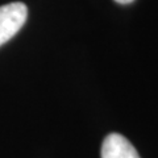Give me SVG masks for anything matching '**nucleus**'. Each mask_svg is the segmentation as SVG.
<instances>
[{
  "instance_id": "1",
  "label": "nucleus",
  "mask_w": 158,
  "mask_h": 158,
  "mask_svg": "<svg viewBox=\"0 0 158 158\" xmlns=\"http://www.w3.org/2000/svg\"><path fill=\"white\" fill-rule=\"evenodd\" d=\"M28 17V8L21 2L0 7V46L9 41L23 28Z\"/></svg>"
},
{
  "instance_id": "2",
  "label": "nucleus",
  "mask_w": 158,
  "mask_h": 158,
  "mask_svg": "<svg viewBox=\"0 0 158 158\" xmlns=\"http://www.w3.org/2000/svg\"><path fill=\"white\" fill-rule=\"evenodd\" d=\"M102 158H140V156L124 136L111 133L103 141Z\"/></svg>"
},
{
  "instance_id": "3",
  "label": "nucleus",
  "mask_w": 158,
  "mask_h": 158,
  "mask_svg": "<svg viewBox=\"0 0 158 158\" xmlns=\"http://www.w3.org/2000/svg\"><path fill=\"white\" fill-rule=\"evenodd\" d=\"M115 2L120 3V4H129V3H132V2H133V0H115Z\"/></svg>"
}]
</instances>
